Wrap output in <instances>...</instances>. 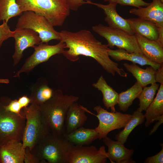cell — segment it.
Returning a JSON list of instances; mask_svg holds the SVG:
<instances>
[{"label":"cell","mask_w":163,"mask_h":163,"mask_svg":"<svg viewBox=\"0 0 163 163\" xmlns=\"http://www.w3.org/2000/svg\"><path fill=\"white\" fill-rule=\"evenodd\" d=\"M60 32V39L65 44L62 54L69 60L75 62L83 55L94 59L107 72L114 76L117 73L121 77L126 78L127 73L119 64L110 58L108 53L110 49L97 40L89 30L83 29L76 32L62 30Z\"/></svg>","instance_id":"6da1fadb"},{"label":"cell","mask_w":163,"mask_h":163,"mask_svg":"<svg viewBox=\"0 0 163 163\" xmlns=\"http://www.w3.org/2000/svg\"><path fill=\"white\" fill-rule=\"evenodd\" d=\"M79 99L78 96L65 94L58 89L53 91L49 100L39 106L43 122L49 132L57 135L63 134L67 111Z\"/></svg>","instance_id":"7a4b0ae2"},{"label":"cell","mask_w":163,"mask_h":163,"mask_svg":"<svg viewBox=\"0 0 163 163\" xmlns=\"http://www.w3.org/2000/svg\"><path fill=\"white\" fill-rule=\"evenodd\" d=\"M23 12L33 11L45 17L53 26L62 25L70 14L65 0H16Z\"/></svg>","instance_id":"3957f363"},{"label":"cell","mask_w":163,"mask_h":163,"mask_svg":"<svg viewBox=\"0 0 163 163\" xmlns=\"http://www.w3.org/2000/svg\"><path fill=\"white\" fill-rule=\"evenodd\" d=\"M73 144L63 134L47 133L31 151L42 163H66V156Z\"/></svg>","instance_id":"277c9868"},{"label":"cell","mask_w":163,"mask_h":163,"mask_svg":"<svg viewBox=\"0 0 163 163\" xmlns=\"http://www.w3.org/2000/svg\"><path fill=\"white\" fill-rule=\"evenodd\" d=\"M26 122L22 141L24 149L29 148L30 151L49 132L43 121L39 106L30 104L22 109Z\"/></svg>","instance_id":"5b68a950"},{"label":"cell","mask_w":163,"mask_h":163,"mask_svg":"<svg viewBox=\"0 0 163 163\" xmlns=\"http://www.w3.org/2000/svg\"><path fill=\"white\" fill-rule=\"evenodd\" d=\"M44 16L32 11H24L20 15L16 28L32 30L37 33L41 43H48L53 40H60V32Z\"/></svg>","instance_id":"8992f818"},{"label":"cell","mask_w":163,"mask_h":163,"mask_svg":"<svg viewBox=\"0 0 163 163\" xmlns=\"http://www.w3.org/2000/svg\"><path fill=\"white\" fill-rule=\"evenodd\" d=\"M93 30L107 41L108 47L123 49L129 53H142L138 45L135 35L123 30L106 26L101 24L93 26Z\"/></svg>","instance_id":"52a82bcc"},{"label":"cell","mask_w":163,"mask_h":163,"mask_svg":"<svg viewBox=\"0 0 163 163\" xmlns=\"http://www.w3.org/2000/svg\"><path fill=\"white\" fill-rule=\"evenodd\" d=\"M26 122L22 109L17 114L6 111L0 103V146L10 140H22Z\"/></svg>","instance_id":"ba28073f"},{"label":"cell","mask_w":163,"mask_h":163,"mask_svg":"<svg viewBox=\"0 0 163 163\" xmlns=\"http://www.w3.org/2000/svg\"><path fill=\"white\" fill-rule=\"evenodd\" d=\"M93 110L96 112V116L99 120L98 125L95 129L100 140L107 136L110 132L124 128L132 117V114L117 111L109 112L100 105L95 107Z\"/></svg>","instance_id":"9c48e42d"},{"label":"cell","mask_w":163,"mask_h":163,"mask_svg":"<svg viewBox=\"0 0 163 163\" xmlns=\"http://www.w3.org/2000/svg\"><path fill=\"white\" fill-rule=\"evenodd\" d=\"M108 157L105 147L72 145L66 156V163H105Z\"/></svg>","instance_id":"30bf717a"},{"label":"cell","mask_w":163,"mask_h":163,"mask_svg":"<svg viewBox=\"0 0 163 163\" xmlns=\"http://www.w3.org/2000/svg\"><path fill=\"white\" fill-rule=\"evenodd\" d=\"M65 44L59 41L57 44L50 45L48 43H41L33 48V53L25 60L21 69L13 77L18 78L23 72L28 73L39 64L48 61L52 56L57 54L62 53L64 50Z\"/></svg>","instance_id":"8fae6325"},{"label":"cell","mask_w":163,"mask_h":163,"mask_svg":"<svg viewBox=\"0 0 163 163\" xmlns=\"http://www.w3.org/2000/svg\"><path fill=\"white\" fill-rule=\"evenodd\" d=\"M14 31L15 51L12 57L14 66L19 63L25 50L30 47L33 48L41 43V41L38 34L32 30L16 28Z\"/></svg>","instance_id":"7c38bea8"},{"label":"cell","mask_w":163,"mask_h":163,"mask_svg":"<svg viewBox=\"0 0 163 163\" xmlns=\"http://www.w3.org/2000/svg\"><path fill=\"white\" fill-rule=\"evenodd\" d=\"M129 11L139 18L154 23L158 30H163V2L161 0H152L148 6L132 8Z\"/></svg>","instance_id":"4fadbf2b"},{"label":"cell","mask_w":163,"mask_h":163,"mask_svg":"<svg viewBox=\"0 0 163 163\" xmlns=\"http://www.w3.org/2000/svg\"><path fill=\"white\" fill-rule=\"evenodd\" d=\"M103 139L104 144L108 147L107 153L111 162L136 163L131 158L134 152L133 149L126 148L120 142L113 141L107 136Z\"/></svg>","instance_id":"5bb4252c"},{"label":"cell","mask_w":163,"mask_h":163,"mask_svg":"<svg viewBox=\"0 0 163 163\" xmlns=\"http://www.w3.org/2000/svg\"><path fill=\"white\" fill-rule=\"evenodd\" d=\"M84 4H88L95 5L102 9L104 11L105 17V21L108 26L124 30L131 35L134 33L126 19L122 17L116 10L117 4L109 3L107 5L94 3L91 1L85 2Z\"/></svg>","instance_id":"9a60e30c"},{"label":"cell","mask_w":163,"mask_h":163,"mask_svg":"<svg viewBox=\"0 0 163 163\" xmlns=\"http://www.w3.org/2000/svg\"><path fill=\"white\" fill-rule=\"evenodd\" d=\"M139 46L142 54L151 61L163 63V45L157 40H151L134 33Z\"/></svg>","instance_id":"2e32d148"},{"label":"cell","mask_w":163,"mask_h":163,"mask_svg":"<svg viewBox=\"0 0 163 163\" xmlns=\"http://www.w3.org/2000/svg\"><path fill=\"white\" fill-rule=\"evenodd\" d=\"M24 151L21 141H9L0 146V163H24Z\"/></svg>","instance_id":"e0dca14e"},{"label":"cell","mask_w":163,"mask_h":163,"mask_svg":"<svg viewBox=\"0 0 163 163\" xmlns=\"http://www.w3.org/2000/svg\"><path fill=\"white\" fill-rule=\"evenodd\" d=\"M85 112L84 107L76 102L72 104L66 116L63 134L70 133L83 126L88 118Z\"/></svg>","instance_id":"ac0fdd59"},{"label":"cell","mask_w":163,"mask_h":163,"mask_svg":"<svg viewBox=\"0 0 163 163\" xmlns=\"http://www.w3.org/2000/svg\"><path fill=\"white\" fill-rule=\"evenodd\" d=\"M108 53L109 56L115 61H119L126 60L131 62L133 63L139 64L141 66L149 65L155 71L160 65V64L149 59L142 53H129L123 49H118L112 50L110 48L108 51Z\"/></svg>","instance_id":"d6986e66"},{"label":"cell","mask_w":163,"mask_h":163,"mask_svg":"<svg viewBox=\"0 0 163 163\" xmlns=\"http://www.w3.org/2000/svg\"><path fill=\"white\" fill-rule=\"evenodd\" d=\"M134 33L151 40H156L158 36V27L153 22L139 18L126 19Z\"/></svg>","instance_id":"ffe728a7"},{"label":"cell","mask_w":163,"mask_h":163,"mask_svg":"<svg viewBox=\"0 0 163 163\" xmlns=\"http://www.w3.org/2000/svg\"><path fill=\"white\" fill-rule=\"evenodd\" d=\"M63 135L72 144L78 145H88L98 138V134L95 129L83 126Z\"/></svg>","instance_id":"44dd1931"},{"label":"cell","mask_w":163,"mask_h":163,"mask_svg":"<svg viewBox=\"0 0 163 163\" xmlns=\"http://www.w3.org/2000/svg\"><path fill=\"white\" fill-rule=\"evenodd\" d=\"M29 97L30 104L40 106L49 100L52 96L53 91L48 85L46 80L43 78L38 80L32 87Z\"/></svg>","instance_id":"7402d4cb"},{"label":"cell","mask_w":163,"mask_h":163,"mask_svg":"<svg viewBox=\"0 0 163 163\" xmlns=\"http://www.w3.org/2000/svg\"><path fill=\"white\" fill-rule=\"evenodd\" d=\"M92 85L102 93L103 102L107 109L110 108L111 112H115V106L118 103V93L107 84L102 75Z\"/></svg>","instance_id":"603a6c76"},{"label":"cell","mask_w":163,"mask_h":163,"mask_svg":"<svg viewBox=\"0 0 163 163\" xmlns=\"http://www.w3.org/2000/svg\"><path fill=\"white\" fill-rule=\"evenodd\" d=\"M123 66L143 88L149 84L156 82L155 78V70L151 66L144 69L133 63L129 64L125 63Z\"/></svg>","instance_id":"cb8c5ba5"},{"label":"cell","mask_w":163,"mask_h":163,"mask_svg":"<svg viewBox=\"0 0 163 163\" xmlns=\"http://www.w3.org/2000/svg\"><path fill=\"white\" fill-rule=\"evenodd\" d=\"M145 111L143 116L146 119V127L163 114V84H160L156 97Z\"/></svg>","instance_id":"d4e9b609"},{"label":"cell","mask_w":163,"mask_h":163,"mask_svg":"<svg viewBox=\"0 0 163 163\" xmlns=\"http://www.w3.org/2000/svg\"><path fill=\"white\" fill-rule=\"evenodd\" d=\"M142 89L139 83L136 82L131 88L118 94L117 104L120 109L123 112L127 111L134 100L138 98Z\"/></svg>","instance_id":"484cf974"},{"label":"cell","mask_w":163,"mask_h":163,"mask_svg":"<svg viewBox=\"0 0 163 163\" xmlns=\"http://www.w3.org/2000/svg\"><path fill=\"white\" fill-rule=\"evenodd\" d=\"M145 118L142 112L137 110L134 111L129 122L115 135V139L123 144L126 143L128 137L132 131L137 126L143 123Z\"/></svg>","instance_id":"4316f807"},{"label":"cell","mask_w":163,"mask_h":163,"mask_svg":"<svg viewBox=\"0 0 163 163\" xmlns=\"http://www.w3.org/2000/svg\"><path fill=\"white\" fill-rule=\"evenodd\" d=\"M16 0H0V22H8L11 18L22 13Z\"/></svg>","instance_id":"83f0119b"},{"label":"cell","mask_w":163,"mask_h":163,"mask_svg":"<svg viewBox=\"0 0 163 163\" xmlns=\"http://www.w3.org/2000/svg\"><path fill=\"white\" fill-rule=\"evenodd\" d=\"M159 85L155 83L151 84L149 87H143L138 98L139 100V107L137 109L142 112L145 110L147 108L153 101L156 91Z\"/></svg>","instance_id":"f1b7e54d"},{"label":"cell","mask_w":163,"mask_h":163,"mask_svg":"<svg viewBox=\"0 0 163 163\" xmlns=\"http://www.w3.org/2000/svg\"><path fill=\"white\" fill-rule=\"evenodd\" d=\"M14 31L11 30L8 22L3 21L0 25V48L3 42L10 37H13Z\"/></svg>","instance_id":"f546056e"},{"label":"cell","mask_w":163,"mask_h":163,"mask_svg":"<svg viewBox=\"0 0 163 163\" xmlns=\"http://www.w3.org/2000/svg\"><path fill=\"white\" fill-rule=\"evenodd\" d=\"M117 4L121 6L128 5L139 8L148 6L150 3L146 2L143 0H118Z\"/></svg>","instance_id":"4dcf8cb0"},{"label":"cell","mask_w":163,"mask_h":163,"mask_svg":"<svg viewBox=\"0 0 163 163\" xmlns=\"http://www.w3.org/2000/svg\"><path fill=\"white\" fill-rule=\"evenodd\" d=\"M3 106L6 111L17 114H20L21 110L23 108L18 100L17 99L11 101L8 105H3Z\"/></svg>","instance_id":"1f68e13d"},{"label":"cell","mask_w":163,"mask_h":163,"mask_svg":"<svg viewBox=\"0 0 163 163\" xmlns=\"http://www.w3.org/2000/svg\"><path fill=\"white\" fill-rule=\"evenodd\" d=\"M42 163L41 161L32 153L29 148L26 147L25 149L24 163Z\"/></svg>","instance_id":"d6a6232c"},{"label":"cell","mask_w":163,"mask_h":163,"mask_svg":"<svg viewBox=\"0 0 163 163\" xmlns=\"http://www.w3.org/2000/svg\"><path fill=\"white\" fill-rule=\"evenodd\" d=\"M160 145L162 146L161 150L156 155L147 158L143 162L145 163H163V147L162 143Z\"/></svg>","instance_id":"836d02e7"},{"label":"cell","mask_w":163,"mask_h":163,"mask_svg":"<svg viewBox=\"0 0 163 163\" xmlns=\"http://www.w3.org/2000/svg\"><path fill=\"white\" fill-rule=\"evenodd\" d=\"M91 0H65L70 10L77 11L78 8L84 4L85 2L91 1Z\"/></svg>","instance_id":"e575fe53"},{"label":"cell","mask_w":163,"mask_h":163,"mask_svg":"<svg viewBox=\"0 0 163 163\" xmlns=\"http://www.w3.org/2000/svg\"><path fill=\"white\" fill-rule=\"evenodd\" d=\"M155 78L156 82L163 84V63L160 64L159 68L155 71Z\"/></svg>","instance_id":"d590c367"},{"label":"cell","mask_w":163,"mask_h":163,"mask_svg":"<svg viewBox=\"0 0 163 163\" xmlns=\"http://www.w3.org/2000/svg\"><path fill=\"white\" fill-rule=\"evenodd\" d=\"M158 120V121L156 123L153 128L151 130L149 133V135H151L153 133L155 132L159 126L163 123V114L160 116L156 120V121Z\"/></svg>","instance_id":"8d00e7d4"},{"label":"cell","mask_w":163,"mask_h":163,"mask_svg":"<svg viewBox=\"0 0 163 163\" xmlns=\"http://www.w3.org/2000/svg\"><path fill=\"white\" fill-rule=\"evenodd\" d=\"M9 80L8 79H0V83L8 84L9 83Z\"/></svg>","instance_id":"74e56055"},{"label":"cell","mask_w":163,"mask_h":163,"mask_svg":"<svg viewBox=\"0 0 163 163\" xmlns=\"http://www.w3.org/2000/svg\"><path fill=\"white\" fill-rule=\"evenodd\" d=\"M104 1L106 2H108L109 3L117 4L118 0H103Z\"/></svg>","instance_id":"f35d334b"},{"label":"cell","mask_w":163,"mask_h":163,"mask_svg":"<svg viewBox=\"0 0 163 163\" xmlns=\"http://www.w3.org/2000/svg\"><path fill=\"white\" fill-rule=\"evenodd\" d=\"M161 1L163 2V0H161Z\"/></svg>","instance_id":"ab89813d"}]
</instances>
